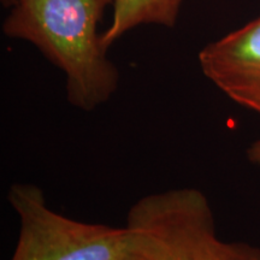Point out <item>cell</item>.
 Returning a JSON list of instances; mask_svg holds the SVG:
<instances>
[{
	"label": "cell",
	"mask_w": 260,
	"mask_h": 260,
	"mask_svg": "<svg viewBox=\"0 0 260 260\" xmlns=\"http://www.w3.org/2000/svg\"><path fill=\"white\" fill-rule=\"evenodd\" d=\"M247 158L252 164L260 167V139L255 140L247 149Z\"/></svg>",
	"instance_id": "obj_6"
},
{
	"label": "cell",
	"mask_w": 260,
	"mask_h": 260,
	"mask_svg": "<svg viewBox=\"0 0 260 260\" xmlns=\"http://www.w3.org/2000/svg\"><path fill=\"white\" fill-rule=\"evenodd\" d=\"M8 201L19 219L10 260H130L125 226L81 222L58 213L32 183L12 184Z\"/></svg>",
	"instance_id": "obj_3"
},
{
	"label": "cell",
	"mask_w": 260,
	"mask_h": 260,
	"mask_svg": "<svg viewBox=\"0 0 260 260\" xmlns=\"http://www.w3.org/2000/svg\"><path fill=\"white\" fill-rule=\"evenodd\" d=\"M124 226L130 260H260V247L219 239L209 198L194 187L140 198Z\"/></svg>",
	"instance_id": "obj_2"
},
{
	"label": "cell",
	"mask_w": 260,
	"mask_h": 260,
	"mask_svg": "<svg viewBox=\"0 0 260 260\" xmlns=\"http://www.w3.org/2000/svg\"><path fill=\"white\" fill-rule=\"evenodd\" d=\"M199 64L220 92L260 116V17L206 45Z\"/></svg>",
	"instance_id": "obj_4"
},
{
	"label": "cell",
	"mask_w": 260,
	"mask_h": 260,
	"mask_svg": "<svg viewBox=\"0 0 260 260\" xmlns=\"http://www.w3.org/2000/svg\"><path fill=\"white\" fill-rule=\"evenodd\" d=\"M183 0H113L112 22L103 32L107 50L126 31L141 24H160L172 28L177 22Z\"/></svg>",
	"instance_id": "obj_5"
},
{
	"label": "cell",
	"mask_w": 260,
	"mask_h": 260,
	"mask_svg": "<svg viewBox=\"0 0 260 260\" xmlns=\"http://www.w3.org/2000/svg\"><path fill=\"white\" fill-rule=\"evenodd\" d=\"M113 0H3L10 12L3 31L34 45L67 77L68 102L93 111L118 88L119 73L98 32Z\"/></svg>",
	"instance_id": "obj_1"
}]
</instances>
